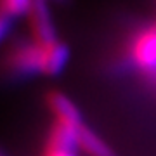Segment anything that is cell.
<instances>
[{
    "mask_svg": "<svg viewBox=\"0 0 156 156\" xmlns=\"http://www.w3.org/2000/svg\"><path fill=\"white\" fill-rule=\"evenodd\" d=\"M76 146L87 156H115L111 147L85 123L76 130Z\"/></svg>",
    "mask_w": 156,
    "mask_h": 156,
    "instance_id": "6",
    "label": "cell"
},
{
    "mask_svg": "<svg viewBox=\"0 0 156 156\" xmlns=\"http://www.w3.org/2000/svg\"><path fill=\"white\" fill-rule=\"evenodd\" d=\"M28 16L30 23H31L33 40H37V42H54V40H57L54 24L50 21L49 9H47V0H33Z\"/></svg>",
    "mask_w": 156,
    "mask_h": 156,
    "instance_id": "5",
    "label": "cell"
},
{
    "mask_svg": "<svg viewBox=\"0 0 156 156\" xmlns=\"http://www.w3.org/2000/svg\"><path fill=\"white\" fill-rule=\"evenodd\" d=\"M47 106L54 116V123H59L62 127L73 130V132H76L83 125V118L78 111V108L62 92H57V90L49 92L47 94Z\"/></svg>",
    "mask_w": 156,
    "mask_h": 156,
    "instance_id": "3",
    "label": "cell"
},
{
    "mask_svg": "<svg viewBox=\"0 0 156 156\" xmlns=\"http://www.w3.org/2000/svg\"><path fill=\"white\" fill-rule=\"evenodd\" d=\"M128 57L140 71L156 75V24L142 28L128 45Z\"/></svg>",
    "mask_w": 156,
    "mask_h": 156,
    "instance_id": "2",
    "label": "cell"
},
{
    "mask_svg": "<svg viewBox=\"0 0 156 156\" xmlns=\"http://www.w3.org/2000/svg\"><path fill=\"white\" fill-rule=\"evenodd\" d=\"M33 0H2V16L9 19H16L19 16L28 14Z\"/></svg>",
    "mask_w": 156,
    "mask_h": 156,
    "instance_id": "7",
    "label": "cell"
},
{
    "mask_svg": "<svg viewBox=\"0 0 156 156\" xmlns=\"http://www.w3.org/2000/svg\"><path fill=\"white\" fill-rule=\"evenodd\" d=\"M69 59V49L61 40L54 42H26L11 52L9 62L16 73L23 75H59Z\"/></svg>",
    "mask_w": 156,
    "mask_h": 156,
    "instance_id": "1",
    "label": "cell"
},
{
    "mask_svg": "<svg viewBox=\"0 0 156 156\" xmlns=\"http://www.w3.org/2000/svg\"><path fill=\"white\" fill-rule=\"evenodd\" d=\"M78 151L76 132L59 123H52L42 156H78Z\"/></svg>",
    "mask_w": 156,
    "mask_h": 156,
    "instance_id": "4",
    "label": "cell"
}]
</instances>
